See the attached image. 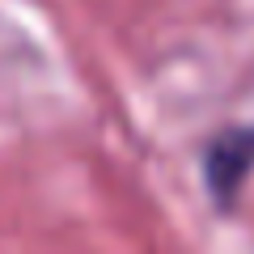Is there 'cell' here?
<instances>
[{"instance_id":"6da1fadb","label":"cell","mask_w":254,"mask_h":254,"mask_svg":"<svg viewBox=\"0 0 254 254\" xmlns=\"http://www.w3.org/2000/svg\"><path fill=\"white\" fill-rule=\"evenodd\" d=\"M208 190L220 203H233V195L242 190V182L254 170V127H229L208 144Z\"/></svg>"}]
</instances>
